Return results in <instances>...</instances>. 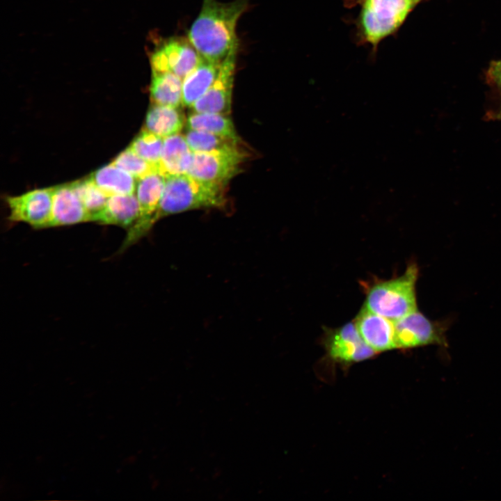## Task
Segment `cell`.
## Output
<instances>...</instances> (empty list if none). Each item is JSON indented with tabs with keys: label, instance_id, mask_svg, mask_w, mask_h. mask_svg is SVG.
Wrapping results in <instances>:
<instances>
[{
	"label": "cell",
	"instance_id": "12",
	"mask_svg": "<svg viewBox=\"0 0 501 501\" xmlns=\"http://www.w3.org/2000/svg\"><path fill=\"white\" fill-rule=\"evenodd\" d=\"M354 323L364 341L376 353L395 348L394 321L363 307Z\"/></svg>",
	"mask_w": 501,
	"mask_h": 501
},
{
	"label": "cell",
	"instance_id": "20",
	"mask_svg": "<svg viewBox=\"0 0 501 501\" xmlns=\"http://www.w3.org/2000/svg\"><path fill=\"white\" fill-rule=\"evenodd\" d=\"M186 126L188 129L207 132L241 141L234 123L228 115L193 111L186 119Z\"/></svg>",
	"mask_w": 501,
	"mask_h": 501
},
{
	"label": "cell",
	"instance_id": "23",
	"mask_svg": "<svg viewBox=\"0 0 501 501\" xmlns=\"http://www.w3.org/2000/svg\"><path fill=\"white\" fill-rule=\"evenodd\" d=\"M163 144L164 138L143 129L129 147L159 170Z\"/></svg>",
	"mask_w": 501,
	"mask_h": 501
},
{
	"label": "cell",
	"instance_id": "13",
	"mask_svg": "<svg viewBox=\"0 0 501 501\" xmlns=\"http://www.w3.org/2000/svg\"><path fill=\"white\" fill-rule=\"evenodd\" d=\"M53 188L52 212L49 228L90 221L88 212L70 183Z\"/></svg>",
	"mask_w": 501,
	"mask_h": 501
},
{
	"label": "cell",
	"instance_id": "6",
	"mask_svg": "<svg viewBox=\"0 0 501 501\" xmlns=\"http://www.w3.org/2000/svg\"><path fill=\"white\" fill-rule=\"evenodd\" d=\"M165 180L164 175L154 173L137 180L136 195L139 204V214L134 223L127 229L119 253H122L147 235L155 224L154 218L162 196Z\"/></svg>",
	"mask_w": 501,
	"mask_h": 501
},
{
	"label": "cell",
	"instance_id": "9",
	"mask_svg": "<svg viewBox=\"0 0 501 501\" xmlns=\"http://www.w3.org/2000/svg\"><path fill=\"white\" fill-rule=\"evenodd\" d=\"M238 48L239 45L236 46L222 61L218 77L191 106L193 111L230 113Z\"/></svg>",
	"mask_w": 501,
	"mask_h": 501
},
{
	"label": "cell",
	"instance_id": "10",
	"mask_svg": "<svg viewBox=\"0 0 501 501\" xmlns=\"http://www.w3.org/2000/svg\"><path fill=\"white\" fill-rule=\"evenodd\" d=\"M200 59V56L188 38H171L154 51L150 65L152 72H172L183 80Z\"/></svg>",
	"mask_w": 501,
	"mask_h": 501
},
{
	"label": "cell",
	"instance_id": "22",
	"mask_svg": "<svg viewBox=\"0 0 501 501\" xmlns=\"http://www.w3.org/2000/svg\"><path fill=\"white\" fill-rule=\"evenodd\" d=\"M71 184L89 214L90 221L105 207L108 196L88 177Z\"/></svg>",
	"mask_w": 501,
	"mask_h": 501
},
{
	"label": "cell",
	"instance_id": "16",
	"mask_svg": "<svg viewBox=\"0 0 501 501\" xmlns=\"http://www.w3.org/2000/svg\"><path fill=\"white\" fill-rule=\"evenodd\" d=\"M193 154L184 136L180 133L164 138L159 173L165 177L187 173Z\"/></svg>",
	"mask_w": 501,
	"mask_h": 501
},
{
	"label": "cell",
	"instance_id": "8",
	"mask_svg": "<svg viewBox=\"0 0 501 501\" xmlns=\"http://www.w3.org/2000/svg\"><path fill=\"white\" fill-rule=\"evenodd\" d=\"M54 188L30 191L17 196H8L6 200L9 209L8 219L22 222L34 229L49 228L52 212Z\"/></svg>",
	"mask_w": 501,
	"mask_h": 501
},
{
	"label": "cell",
	"instance_id": "11",
	"mask_svg": "<svg viewBox=\"0 0 501 501\" xmlns=\"http://www.w3.org/2000/svg\"><path fill=\"white\" fill-rule=\"evenodd\" d=\"M325 345L329 356L341 362H359L376 353L364 341L354 322L327 330Z\"/></svg>",
	"mask_w": 501,
	"mask_h": 501
},
{
	"label": "cell",
	"instance_id": "19",
	"mask_svg": "<svg viewBox=\"0 0 501 501\" xmlns=\"http://www.w3.org/2000/svg\"><path fill=\"white\" fill-rule=\"evenodd\" d=\"M182 81L172 72H152L150 88L152 103L175 108L183 106Z\"/></svg>",
	"mask_w": 501,
	"mask_h": 501
},
{
	"label": "cell",
	"instance_id": "7",
	"mask_svg": "<svg viewBox=\"0 0 501 501\" xmlns=\"http://www.w3.org/2000/svg\"><path fill=\"white\" fill-rule=\"evenodd\" d=\"M395 348L447 344L445 327L428 319L418 310L394 321Z\"/></svg>",
	"mask_w": 501,
	"mask_h": 501
},
{
	"label": "cell",
	"instance_id": "26",
	"mask_svg": "<svg viewBox=\"0 0 501 501\" xmlns=\"http://www.w3.org/2000/svg\"><path fill=\"white\" fill-rule=\"evenodd\" d=\"M497 118L501 119V108L495 116Z\"/></svg>",
	"mask_w": 501,
	"mask_h": 501
},
{
	"label": "cell",
	"instance_id": "4",
	"mask_svg": "<svg viewBox=\"0 0 501 501\" xmlns=\"http://www.w3.org/2000/svg\"><path fill=\"white\" fill-rule=\"evenodd\" d=\"M418 274V265L411 262L402 275L367 286L363 307L392 321L417 310L415 285Z\"/></svg>",
	"mask_w": 501,
	"mask_h": 501
},
{
	"label": "cell",
	"instance_id": "24",
	"mask_svg": "<svg viewBox=\"0 0 501 501\" xmlns=\"http://www.w3.org/2000/svg\"><path fill=\"white\" fill-rule=\"evenodd\" d=\"M113 163L130 173L137 180L150 174L159 173L157 166L143 159L129 147L120 152Z\"/></svg>",
	"mask_w": 501,
	"mask_h": 501
},
{
	"label": "cell",
	"instance_id": "1",
	"mask_svg": "<svg viewBox=\"0 0 501 501\" xmlns=\"http://www.w3.org/2000/svg\"><path fill=\"white\" fill-rule=\"evenodd\" d=\"M249 1L202 0L200 11L188 33V40L202 58L221 63L239 45L236 27Z\"/></svg>",
	"mask_w": 501,
	"mask_h": 501
},
{
	"label": "cell",
	"instance_id": "18",
	"mask_svg": "<svg viewBox=\"0 0 501 501\" xmlns=\"http://www.w3.org/2000/svg\"><path fill=\"white\" fill-rule=\"evenodd\" d=\"M186 120L180 108L152 104L145 119V129L162 138L180 134Z\"/></svg>",
	"mask_w": 501,
	"mask_h": 501
},
{
	"label": "cell",
	"instance_id": "3",
	"mask_svg": "<svg viewBox=\"0 0 501 501\" xmlns=\"http://www.w3.org/2000/svg\"><path fill=\"white\" fill-rule=\"evenodd\" d=\"M420 1L346 0V5L359 7L356 18L358 38L376 50L383 40L398 31Z\"/></svg>",
	"mask_w": 501,
	"mask_h": 501
},
{
	"label": "cell",
	"instance_id": "25",
	"mask_svg": "<svg viewBox=\"0 0 501 501\" xmlns=\"http://www.w3.org/2000/svg\"><path fill=\"white\" fill-rule=\"evenodd\" d=\"M488 78L501 90V61L491 63L488 71Z\"/></svg>",
	"mask_w": 501,
	"mask_h": 501
},
{
	"label": "cell",
	"instance_id": "5",
	"mask_svg": "<svg viewBox=\"0 0 501 501\" xmlns=\"http://www.w3.org/2000/svg\"><path fill=\"white\" fill-rule=\"evenodd\" d=\"M246 157L240 147L193 152L187 173L200 180L225 186L237 175Z\"/></svg>",
	"mask_w": 501,
	"mask_h": 501
},
{
	"label": "cell",
	"instance_id": "2",
	"mask_svg": "<svg viewBox=\"0 0 501 501\" xmlns=\"http://www.w3.org/2000/svg\"><path fill=\"white\" fill-rule=\"evenodd\" d=\"M159 207L156 223L163 217L192 209L223 208L226 203L225 186L204 182L188 173L168 175Z\"/></svg>",
	"mask_w": 501,
	"mask_h": 501
},
{
	"label": "cell",
	"instance_id": "15",
	"mask_svg": "<svg viewBox=\"0 0 501 501\" xmlns=\"http://www.w3.org/2000/svg\"><path fill=\"white\" fill-rule=\"evenodd\" d=\"M221 63L200 56L197 65L182 81L183 106L191 108L208 90L218 77Z\"/></svg>",
	"mask_w": 501,
	"mask_h": 501
},
{
	"label": "cell",
	"instance_id": "14",
	"mask_svg": "<svg viewBox=\"0 0 501 501\" xmlns=\"http://www.w3.org/2000/svg\"><path fill=\"white\" fill-rule=\"evenodd\" d=\"M138 214L139 204L136 193L113 195L108 198L105 207L94 217L93 222L129 229Z\"/></svg>",
	"mask_w": 501,
	"mask_h": 501
},
{
	"label": "cell",
	"instance_id": "21",
	"mask_svg": "<svg viewBox=\"0 0 501 501\" xmlns=\"http://www.w3.org/2000/svg\"><path fill=\"white\" fill-rule=\"evenodd\" d=\"M184 137L193 152L228 150L240 145V141L199 130L188 129Z\"/></svg>",
	"mask_w": 501,
	"mask_h": 501
},
{
	"label": "cell",
	"instance_id": "17",
	"mask_svg": "<svg viewBox=\"0 0 501 501\" xmlns=\"http://www.w3.org/2000/svg\"><path fill=\"white\" fill-rule=\"evenodd\" d=\"M89 177L108 197L136 191L137 180L113 162L97 169Z\"/></svg>",
	"mask_w": 501,
	"mask_h": 501
}]
</instances>
